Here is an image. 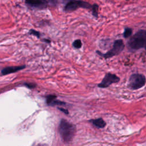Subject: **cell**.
<instances>
[{
    "label": "cell",
    "instance_id": "1",
    "mask_svg": "<svg viewBox=\"0 0 146 146\" xmlns=\"http://www.w3.org/2000/svg\"><path fill=\"white\" fill-rule=\"evenodd\" d=\"M58 131L63 141L68 143L72 140L76 131V128L74 124L62 119L59 124Z\"/></svg>",
    "mask_w": 146,
    "mask_h": 146
},
{
    "label": "cell",
    "instance_id": "2",
    "mask_svg": "<svg viewBox=\"0 0 146 146\" xmlns=\"http://www.w3.org/2000/svg\"><path fill=\"white\" fill-rule=\"evenodd\" d=\"M146 45V30H140L128 40V46L131 49L139 50Z\"/></svg>",
    "mask_w": 146,
    "mask_h": 146
},
{
    "label": "cell",
    "instance_id": "3",
    "mask_svg": "<svg viewBox=\"0 0 146 146\" xmlns=\"http://www.w3.org/2000/svg\"><path fill=\"white\" fill-rule=\"evenodd\" d=\"M146 83L145 76L141 74L135 73L132 74L128 80V87L132 90H136L142 88Z\"/></svg>",
    "mask_w": 146,
    "mask_h": 146
},
{
    "label": "cell",
    "instance_id": "4",
    "mask_svg": "<svg viewBox=\"0 0 146 146\" xmlns=\"http://www.w3.org/2000/svg\"><path fill=\"white\" fill-rule=\"evenodd\" d=\"M125 44L122 39H117L114 41L113 47L105 54H102L99 51H96L97 54L102 56L105 59L112 58L115 55L119 54L124 50Z\"/></svg>",
    "mask_w": 146,
    "mask_h": 146
},
{
    "label": "cell",
    "instance_id": "5",
    "mask_svg": "<svg viewBox=\"0 0 146 146\" xmlns=\"http://www.w3.org/2000/svg\"><path fill=\"white\" fill-rule=\"evenodd\" d=\"M79 7L89 9H91L92 5L86 1L81 0H74L67 2L64 7V10L66 12H71L75 11Z\"/></svg>",
    "mask_w": 146,
    "mask_h": 146
},
{
    "label": "cell",
    "instance_id": "6",
    "mask_svg": "<svg viewBox=\"0 0 146 146\" xmlns=\"http://www.w3.org/2000/svg\"><path fill=\"white\" fill-rule=\"evenodd\" d=\"M26 5L30 9L43 10L46 9L51 3L54 1L51 0H25Z\"/></svg>",
    "mask_w": 146,
    "mask_h": 146
},
{
    "label": "cell",
    "instance_id": "7",
    "mask_svg": "<svg viewBox=\"0 0 146 146\" xmlns=\"http://www.w3.org/2000/svg\"><path fill=\"white\" fill-rule=\"evenodd\" d=\"M120 81V78L115 74L111 73H107L102 82L98 84V87L99 88H107L113 83H117Z\"/></svg>",
    "mask_w": 146,
    "mask_h": 146
},
{
    "label": "cell",
    "instance_id": "8",
    "mask_svg": "<svg viewBox=\"0 0 146 146\" xmlns=\"http://www.w3.org/2000/svg\"><path fill=\"white\" fill-rule=\"evenodd\" d=\"M26 68V65H21L17 66H8L3 68L1 70V74L2 75H6L7 74H12L18 72Z\"/></svg>",
    "mask_w": 146,
    "mask_h": 146
},
{
    "label": "cell",
    "instance_id": "9",
    "mask_svg": "<svg viewBox=\"0 0 146 146\" xmlns=\"http://www.w3.org/2000/svg\"><path fill=\"white\" fill-rule=\"evenodd\" d=\"M46 103L48 106H66V103L64 102L56 99L55 95H48L46 96Z\"/></svg>",
    "mask_w": 146,
    "mask_h": 146
},
{
    "label": "cell",
    "instance_id": "10",
    "mask_svg": "<svg viewBox=\"0 0 146 146\" xmlns=\"http://www.w3.org/2000/svg\"><path fill=\"white\" fill-rule=\"evenodd\" d=\"M89 122L98 128H103L106 125V121L102 117L90 120Z\"/></svg>",
    "mask_w": 146,
    "mask_h": 146
},
{
    "label": "cell",
    "instance_id": "11",
    "mask_svg": "<svg viewBox=\"0 0 146 146\" xmlns=\"http://www.w3.org/2000/svg\"><path fill=\"white\" fill-rule=\"evenodd\" d=\"M91 9H92V15L94 16L95 17H98L99 6L97 4H96V3H94L93 5H92Z\"/></svg>",
    "mask_w": 146,
    "mask_h": 146
},
{
    "label": "cell",
    "instance_id": "12",
    "mask_svg": "<svg viewBox=\"0 0 146 146\" xmlns=\"http://www.w3.org/2000/svg\"><path fill=\"white\" fill-rule=\"evenodd\" d=\"M132 34V30L129 27H125L123 33V36L125 38H128Z\"/></svg>",
    "mask_w": 146,
    "mask_h": 146
},
{
    "label": "cell",
    "instance_id": "13",
    "mask_svg": "<svg viewBox=\"0 0 146 146\" xmlns=\"http://www.w3.org/2000/svg\"><path fill=\"white\" fill-rule=\"evenodd\" d=\"M72 46L75 48H80L82 46L81 40L80 39L75 40L72 43Z\"/></svg>",
    "mask_w": 146,
    "mask_h": 146
},
{
    "label": "cell",
    "instance_id": "14",
    "mask_svg": "<svg viewBox=\"0 0 146 146\" xmlns=\"http://www.w3.org/2000/svg\"><path fill=\"white\" fill-rule=\"evenodd\" d=\"M29 34L30 35H34L36 37H37L38 38H39L40 36V34L39 31L34 30V29H30L29 31Z\"/></svg>",
    "mask_w": 146,
    "mask_h": 146
},
{
    "label": "cell",
    "instance_id": "15",
    "mask_svg": "<svg viewBox=\"0 0 146 146\" xmlns=\"http://www.w3.org/2000/svg\"><path fill=\"white\" fill-rule=\"evenodd\" d=\"M25 86H26L27 87L29 88H34L36 87V84L33 83H26L24 84Z\"/></svg>",
    "mask_w": 146,
    "mask_h": 146
},
{
    "label": "cell",
    "instance_id": "16",
    "mask_svg": "<svg viewBox=\"0 0 146 146\" xmlns=\"http://www.w3.org/2000/svg\"><path fill=\"white\" fill-rule=\"evenodd\" d=\"M58 108L60 110V111H62L63 113H64L65 114H66V115H68V111L67 110V109H65V108H62V107H58Z\"/></svg>",
    "mask_w": 146,
    "mask_h": 146
},
{
    "label": "cell",
    "instance_id": "17",
    "mask_svg": "<svg viewBox=\"0 0 146 146\" xmlns=\"http://www.w3.org/2000/svg\"><path fill=\"white\" fill-rule=\"evenodd\" d=\"M43 40L45 42H47V43H50L51 42V40L50 39H44Z\"/></svg>",
    "mask_w": 146,
    "mask_h": 146
},
{
    "label": "cell",
    "instance_id": "18",
    "mask_svg": "<svg viewBox=\"0 0 146 146\" xmlns=\"http://www.w3.org/2000/svg\"><path fill=\"white\" fill-rule=\"evenodd\" d=\"M64 2H68L70 1H74V0H63Z\"/></svg>",
    "mask_w": 146,
    "mask_h": 146
},
{
    "label": "cell",
    "instance_id": "19",
    "mask_svg": "<svg viewBox=\"0 0 146 146\" xmlns=\"http://www.w3.org/2000/svg\"><path fill=\"white\" fill-rule=\"evenodd\" d=\"M145 50H146V45H145Z\"/></svg>",
    "mask_w": 146,
    "mask_h": 146
}]
</instances>
